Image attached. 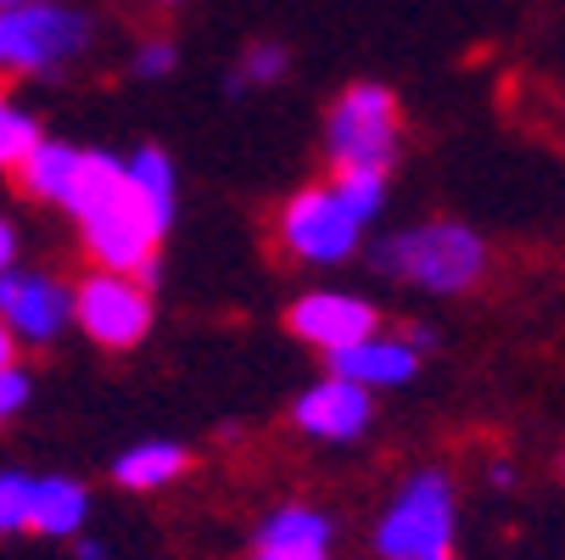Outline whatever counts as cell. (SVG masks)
Listing matches in <instances>:
<instances>
[{"mask_svg": "<svg viewBox=\"0 0 565 560\" xmlns=\"http://www.w3.org/2000/svg\"><path fill=\"white\" fill-rule=\"evenodd\" d=\"M62 213H73L78 247H85L90 270L140 275L146 286L157 281V247H163V230L146 219V208H140L129 175H124V151L85 146V157H78V180H73Z\"/></svg>", "mask_w": 565, "mask_h": 560, "instance_id": "cell-1", "label": "cell"}, {"mask_svg": "<svg viewBox=\"0 0 565 560\" xmlns=\"http://www.w3.org/2000/svg\"><path fill=\"white\" fill-rule=\"evenodd\" d=\"M386 175L381 169H331V180H313L291 191L275 213V242L286 258L308 270H337L364 253L370 224L386 213Z\"/></svg>", "mask_w": 565, "mask_h": 560, "instance_id": "cell-2", "label": "cell"}, {"mask_svg": "<svg viewBox=\"0 0 565 560\" xmlns=\"http://www.w3.org/2000/svg\"><path fill=\"white\" fill-rule=\"evenodd\" d=\"M370 264L381 281L409 286L420 297H465L488 275V242L465 219H426L375 235Z\"/></svg>", "mask_w": 565, "mask_h": 560, "instance_id": "cell-3", "label": "cell"}, {"mask_svg": "<svg viewBox=\"0 0 565 560\" xmlns=\"http://www.w3.org/2000/svg\"><path fill=\"white\" fill-rule=\"evenodd\" d=\"M370 549H375V560H454V549H459L454 476L437 465L403 476L370 532Z\"/></svg>", "mask_w": 565, "mask_h": 560, "instance_id": "cell-4", "label": "cell"}, {"mask_svg": "<svg viewBox=\"0 0 565 560\" xmlns=\"http://www.w3.org/2000/svg\"><path fill=\"white\" fill-rule=\"evenodd\" d=\"M96 51V18L73 0H18L0 12V73L56 78Z\"/></svg>", "mask_w": 565, "mask_h": 560, "instance_id": "cell-5", "label": "cell"}, {"mask_svg": "<svg viewBox=\"0 0 565 560\" xmlns=\"http://www.w3.org/2000/svg\"><path fill=\"white\" fill-rule=\"evenodd\" d=\"M403 151V107L386 85L359 78L326 113V163L331 169H381L392 175Z\"/></svg>", "mask_w": 565, "mask_h": 560, "instance_id": "cell-6", "label": "cell"}, {"mask_svg": "<svg viewBox=\"0 0 565 560\" xmlns=\"http://www.w3.org/2000/svg\"><path fill=\"white\" fill-rule=\"evenodd\" d=\"M151 286L140 275H113V270H90L73 281V331H85L96 348L107 353H129L151 337Z\"/></svg>", "mask_w": 565, "mask_h": 560, "instance_id": "cell-7", "label": "cell"}, {"mask_svg": "<svg viewBox=\"0 0 565 560\" xmlns=\"http://www.w3.org/2000/svg\"><path fill=\"white\" fill-rule=\"evenodd\" d=\"M0 326L23 348H51L62 331H73V286L51 270H0Z\"/></svg>", "mask_w": 565, "mask_h": 560, "instance_id": "cell-8", "label": "cell"}, {"mask_svg": "<svg viewBox=\"0 0 565 560\" xmlns=\"http://www.w3.org/2000/svg\"><path fill=\"white\" fill-rule=\"evenodd\" d=\"M286 326H291V337L302 348L331 359V353H342V348H353V342L381 331V308L370 297H359V292H342V286H313V292H302L286 308Z\"/></svg>", "mask_w": 565, "mask_h": 560, "instance_id": "cell-9", "label": "cell"}, {"mask_svg": "<svg viewBox=\"0 0 565 560\" xmlns=\"http://www.w3.org/2000/svg\"><path fill=\"white\" fill-rule=\"evenodd\" d=\"M291 421H297V432L313 437V443L348 448V443H359V437L375 426V392H364L359 381L326 370L319 381H308V387L297 392Z\"/></svg>", "mask_w": 565, "mask_h": 560, "instance_id": "cell-10", "label": "cell"}, {"mask_svg": "<svg viewBox=\"0 0 565 560\" xmlns=\"http://www.w3.org/2000/svg\"><path fill=\"white\" fill-rule=\"evenodd\" d=\"M420 364H426V353L403 342V331H375V337H364V342H353V348H342V353L326 359V370L359 381L364 392L409 387V381L420 376Z\"/></svg>", "mask_w": 565, "mask_h": 560, "instance_id": "cell-11", "label": "cell"}, {"mask_svg": "<svg viewBox=\"0 0 565 560\" xmlns=\"http://www.w3.org/2000/svg\"><path fill=\"white\" fill-rule=\"evenodd\" d=\"M331 549H337V521L326 510L280 505L264 516L247 560H331Z\"/></svg>", "mask_w": 565, "mask_h": 560, "instance_id": "cell-12", "label": "cell"}, {"mask_svg": "<svg viewBox=\"0 0 565 560\" xmlns=\"http://www.w3.org/2000/svg\"><path fill=\"white\" fill-rule=\"evenodd\" d=\"M90 521V488L78 476H34L29 488V532L34 538H56L73 543Z\"/></svg>", "mask_w": 565, "mask_h": 560, "instance_id": "cell-13", "label": "cell"}, {"mask_svg": "<svg viewBox=\"0 0 565 560\" xmlns=\"http://www.w3.org/2000/svg\"><path fill=\"white\" fill-rule=\"evenodd\" d=\"M185 471H191V448H185V443H174V437H146V443L118 448L113 483H118L124 494H163V488L180 483Z\"/></svg>", "mask_w": 565, "mask_h": 560, "instance_id": "cell-14", "label": "cell"}, {"mask_svg": "<svg viewBox=\"0 0 565 560\" xmlns=\"http://www.w3.org/2000/svg\"><path fill=\"white\" fill-rule=\"evenodd\" d=\"M78 157H85V146H73V140H56V135H40L34 151L23 157V163L12 169L23 197L40 202V208H62L73 180H78Z\"/></svg>", "mask_w": 565, "mask_h": 560, "instance_id": "cell-15", "label": "cell"}, {"mask_svg": "<svg viewBox=\"0 0 565 560\" xmlns=\"http://www.w3.org/2000/svg\"><path fill=\"white\" fill-rule=\"evenodd\" d=\"M124 175H129V186H135L146 219L169 235V230H174V213H180V175H174V157H169L163 146H135V151H124Z\"/></svg>", "mask_w": 565, "mask_h": 560, "instance_id": "cell-16", "label": "cell"}, {"mask_svg": "<svg viewBox=\"0 0 565 560\" xmlns=\"http://www.w3.org/2000/svg\"><path fill=\"white\" fill-rule=\"evenodd\" d=\"M286 73H291V51H286L280 40H258V45L241 51V62H235V73H230V91H235V96H241V91H269V85H280Z\"/></svg>", "mask_w": 565, "mask_h": 560, "instance_id": "cell-17", "label": "cell"}, {"mask_svg": "<svg viewBox=\"0 0 565 560\" xmlns=\"http://www.w3.org/2000/svg\"><path fill=\"white\" fill-rule=\"evenodd\" d=\"M45 129H40V118L7 91V85H0V169H18L23 163V157L34 151V140H40Z\"/></svg>", "mask_w": 565, "mask_h": 560, "instance_id": "cell-18", "label": "cell"}, {"mask_svg": "<svg viewBox=\"0 0 565 560\" xmlns=\"http://www.w3.org/2000/svg\"><path fill=\"white\" fill-rule=\"evenodd\" d=\"M174 67H180V45H174L169 34H146V40L129 51V73L146 78V85H163V78H174Z\"/></svg>", "mask_w": 565, "mask_h": 560, "instance_id": "cell-19", "label": "cell"}, {"mask_svg": "<svg viewBox=\"0 0 565 560\" xmlns=\"http://www.w3.org/2000/svg\"><path fill=\"white\" fill-rule=\"evenodd\" d=\"M29 488H34L29 471H0V538L29 532Z\"/></svg>", "mask_w": 565, "mask_h": 560, "instance_id": "cell-20", "label": "cell"}, {"mask_svg": "<svg viewBox=\"0 0 565 560\" xmlns=\"http://www.w3.org/2000/svg\"><path fill=\"white\" fill-rule=\"evenodd\" d=\"M29 392H34V381H29V370H23V364H0V421L23 415Z\"/></svg>", "mask_w": 565, "mask_h": 560, "instance_id": "cell-21", "label": "cell"}, {"mask_svg": "<svg viewBox=\"0 0 565 560\" xmlns=\"http://www.w3.org/2000/svg\"><path fill=\"white\" fill-rule=\"evenodd\" d=\"M18 253H23V235H18L12 213H0V270H12V264H18Z\"/></svg>", "mask_w": 565, "mask_h": 560, "instance_id": "cell-22", "label": "cell"}, {"mask_svg": "<svg viewBox=\"0 0 565 560\" xmlns=\"http://www.w3.org/2000/svg\"><path fill=\"white\" fill-rule=\"evenodd\" d=\"M515 483H521V471H515L510 459H493V465H488V488L504 494V488H515Z\"/></svg>", "mask_w": 565, "mask_h": 560, "instance_id": "cell-23", "label": "cell"}, {"mask_svg": "<svg viewBox=\"0 0 565 560\" xmlns=\"http://www.w3.org/2000/svg\"><path fill=\"white\" fill-rule=\"evenodd\" d=\"M73 554H78V560H107V549H102L96 538H85V532L73 538Z\"/></svg>", "mask_w": 565, "mask_h": 560, "instance_id": "cell-24", "label": "cell"}, {"mask_svg": "<svg viewBox=\"0 0 565 560\" xmlns=\"http://www.w3.org/2000/svg\"><path fill=\"white\" fill-rule=\"evenodd\" d=\"M0 364H18V342H12L7 326H0Z\"/></svg>", "mask_w": 565, "mask_h": 560, "instance_id": "cell-25", "label": "cell"}, {"mask_svg": "<svg viewBox=\"0 0 565 560\" xmlns=\"http://www.w3.org/2000/svg\"><path fill=\"white\" fill-rule=\"evenodd\" d=\"M7 7H18V0H0V12H7Z\"/></svg>", "mask_w": 565, "mask_h": 560, "instance_id": "cell-26", "label": "cell"}, {"mask_svg": "<svg viewBox=\"0 0 565 560\" xmlns=\"http://www.w3.org/2000/svg\"><path fill=\"white\" fill-rule=\"evenodd\" d=\"M157 7H180V0H157Z\"/></svg>", "mask_w": 565, "mask_h": 560, "instance_id": "cell-27", "label": "cell"}]
</instances>
